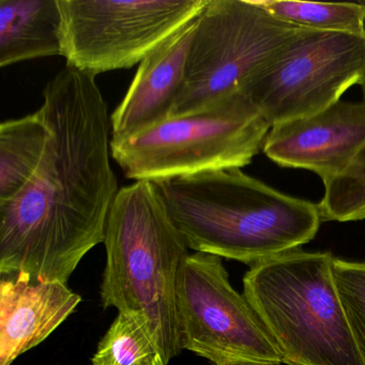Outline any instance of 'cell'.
<instances>
[{
	"label": "cell",
	"instance_id": "obj_1",
	"mask_svg": "<svg viewBox=\"0 0 365 365\" xmlns=\"http://www.w3.org/2000/svg\"><path fill=\"white\" fill-rule=\"evenodd\" d=\"M46 151L26 187L0 202V273L67 284L104 242L119 192L112 123L95 76L66 66L46 84Z\"/></svg>",
	"mask_w": 365,
	"mask_h": 365
},
{
	"label": "cell",
	"instance_id": "obj_2",
	"mask_svg": "<svg viewBox=\"0 0 365 365\" xmlns=\"http://www.w3.org/2000/svg\"><path fill=\"white\" fill-rule=\"evenodd\" d=\"M190 250L254 266L315 238L318 204L286 195L241 168L153 181Z\"/></svg>",
	"mask_w": 365,
	"mask_h": 365
},
{
	"label": "cell",
	"instance_id": "obj_3",
	"mask_svg": "<svg viewBox=\"0 0 365 365\" xmlns=\"http://www.w3.org/2000/svg\"><path fill=\"white\" fill-rule=\"evenodd\" d=\"M103 243L102 304L142 315L168 365L183 350L177 286L190 254L153 181L119 189Z\"/></svg>",
	"mask_w": 365,
	"mask_h": 365
},
{
	"label": "cell",
	"instance_id": "obj_4",
	"mask_svg": "<svg viewBox=\"0 0 365 365\" xmlns=\"http://www.w3.org/2000/svg\"><path fill=\"white\" fill-rule=\"evenodd\" d=\"M330 253L297 250L254 264L243 294L288 365H364L339 299Z\"/></svg>",
	"mask_w": 365,
	"mask_h": 365
},
{
	"label": "cell",
	"instance_id": "obj_5",
	"mask_svg": "<svg viewBox=\"0 0 365 365\" xmlns=\"http://www.w3.org/2000/svg\"><path fill=\"white\" fill-rule=\"evenodd\" d=\"M270 129L249 96L238 91L193 114L112 140V157L135 181L242 168L264 149Z\"/></svg>",
	"mask_w": 365,
	"mask_h": 365
},
{
	"label": "cell",
	"instance_id": "obj_6",
	"mask_svg": "<svg viewBox=\"0 0 365 365\" xmlns=\"http://www.w3.org/2000/svg\"><path fill=\"white\" fill-rule=\"evenodd\" d=\"M303 29L279 20L256 0H208L198 16L172 117L193 114L241 91Z\"/></svg>",
	"mask_w": 365,
	"mask_h": 365
},
{
	"label": "cell",
	"instance_id": "obj_7",
	"mask_svg": "<svg viewBox=\"0 0 365 365\" xmlns=\"http://www.w3.org/2000/svg\"><path fill=\"white\" fill-rule=\"evenodd\" d=\"M68 67L130 69L200 16L208 0H58Z\"/></svg>",
	"mask_w": 365,
	"mask_h": 365
},
{
	"label": "cell",
	"instance_id": "obj_8",
	"mask_svg": "<svg viewBox=\"0 0 365 365\" xmlns=\"http://www.w3.org/2000/svg\"><path fill=\"white\" fill-rule=\"evenodd\" d=\"M365 76V35L304 29L241 91L271 127L341 101Z\"/></svg>",
	"mask_w": 365,
	"mask_h": 365
},
{
	"label": "cell",
	"instance_id": "obj_9",
	"mask_svg": "<svg viewBox=\"0 0 365 365\" xmlns=\"http://www.w3.org/2000/svg\"><path fill=\"white\" fill-rule=\"evenodd\" d=\"M183 349L215 365L245 360L279 365L283 356L245 294L230 282L222 258L195 252L177 286Z\"/></svg>",
	"mask_w": 365,
	"mask_h": 365
},
{
	"label": "cell",
	"instance_id": "obj_10",
	"mask_svg": "<svg viewBox=\"0 0 365 365\" xmlns=\"http://www.w3.org/2000/svg\"><path fill=\"white\" fill-rule=\"evenodd\" d=\"M365 143V103L339 101L311 116L271 127L264 155L282 168L315 173L327 182Z\"/></svg>",
	"mask_w": 365,
	"mask_h": 365
},
{
	"label": "cell",
	"instance_id": "obj_11",
	"mask_svg": "<svg viewBox=\"0 0 365 365\" xmlns=\"http://www.w3.org/2000/svg\"><path fill=\"white\" fill-rule=\"evenodd\" d=\"M198 16L140 63L131 86L110 116L112 140H125L172 117L185 82Z\"/></svg>",
	"mask_w": 365,
	"mask_h": 365
},
{
	"label": "cell",
	"instance_id": "obj_12",
	"mask_svg": "<svg viewBox=\"0 0 365 365\" xmlns=\"http://www.w3.org/2000/svg\"><path fill=\"white\" fill-rule=\"evenodd\" d=\"M82 298L61 282H41L27 275H1L0 365L46 341L76 311Z\"/></svg>",
	"mask_w": 365,
	"mask_h": 365
},
{
	"label": "cell",
	"instance_id": "obj_13",
	"mask_svg": "<svg viewBox=\"0 0 365 365\" xmlns=\"http://www.w3.org/2000/svg\"><path fill=\"white\" fill-rule=\"evenodd\" d=\"M63 56L58 0H0V67Z\"/></svg>",
	"mask_w": 365,
	"mask_h": 365
},
{
	"label": "cell",
	"instance_id": "obj_14",
	"mask_svg": "<svg viewBox=\"0 0 365 365\" xmlns=\"http://www.w3.org/2000/svg\"><path fill=\"white\" fill-rule=\"evenodd\" d=\"M48 128L39 110L0 125V202L16 197L40 165Z\"/></svg>",
	"mask_w": 365,
	"mask_h": 365
},
{
	"label": "cell",
	"instance_id": "obj_15",
	"mask_svg": "<svg viewBox=\"0 0 365 365\" xmlns=\"http://www.w3.org/2000/svg\"><path fill=\"white\" fill-rule=\"evenodd\" d=\"M284 22L303 29L365 35V8L356 3H307L298 0H256Z\"/></svg>",
	"mask_w": 365,
	"mask_h": 365
},
{
	"label": "cell",
	"instance_id": "obj_16",
	"mask_svg": "<svg viewBox=\"0 0 365 365\" xmlns=\"http://www.w3.org/2000/svg\"><path fill=\"white\" fill-rule=\"evenodd\" d=\"M159 356L145 318L119 312L98 345L93 365H153Z\"/></svg>",
	"mask_w": 365,
	"mask_h": 365
},
{
	"label": "cell",
	"instance_id": "obj_17",
	"mask_svg": "<svg viewBox=\"0 0 365 365\" xmlns=\"http://www.w3.org/2000/svg\"><path fill=\"white\" fill-rule=\"evenodd\" d=\"M318 204L322 221L365 220V143L343 172L324 183Z\"/></svg>",
	"mask_w": 365,
	"mask_h": 365
},
{
	"label": "cell",
	"instance_id": "obj_18",
	"mask_svg": "<svg viewBox=\"0 0 365 365\" xmlns=\"http://www.w3.org/2000/svg\"><path fill=\"white\" fill-rule=\"evenodd\" d=\"M332 273L354 343L365 365V264L334 258Z\"/></svg>",
	"mask_w": 365,
	"mask_h": 365
},
{
	"label": "cell",
	"instance_id": "obj_19",
	"mask_svg": "<svg viewBox=\"0 0 365 365\" xmlns=\"http://www.w3.org/2000/svg\"><path fill=\"white\" fill-rule=\"evenodd\" d=\"M223 365H273L269 363L255 362V361L237 360L232 362L225 363Z\"/></svg>",
	"mask_w": 365,
	"mask_h": 365
},
{
	"label": "cell",
	"instance_id": "obj_20",
	"mask_svg": "<svg viewBox=\"0 0 365 365\" xmlns=\"http://www.w3.org/2000/svg\"><path fill=\"white\" fill-rule=\"evenodd\" d=\"M360 3L362 4L363 7L365 8V0H360ZM360 86L361 89H362L363 100H364L365 103V76L364 78H363L362 83H361Z\"/></svg>",
	"mask_w": 365,
	"mask_h": 365
},
{
	"label": "cell",
	"instance_id": "obj_21",
	"mask_svg": "<svg viewBox=\"0 0 365 365\" xmlns=\"http://www.w3.org/2000/svg\"><path fill=\"white\" fill-rule=\"evenodd\" d=\"M153 365H165L163 362V359H162V356H159V358H157V360L153 362Z\"/></svg>",
	"mask_w": 365,
	"mask_h": 365
}]
</instances>
